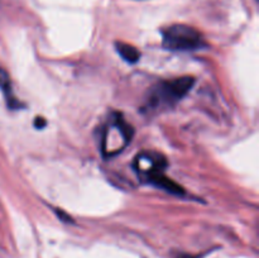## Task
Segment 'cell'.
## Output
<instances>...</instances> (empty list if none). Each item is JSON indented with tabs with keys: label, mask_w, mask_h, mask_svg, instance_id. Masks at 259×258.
I'll return each instance as SVG.
<instances>
[{
	"label": "cell",
	"mask_w": 259,
	"mask_h": 258,
	"mask_svg": "<svg viewBox=\"0 0 259 258\" xmlns=\"http://www.w3.org/2000/svg\"><path fill=\"white\" fill-rule=\"evenodd\" d=\"M195 85V78L191 76L161 81L149 91L147 99V108L157 109L161 105H174L190 93Z\"/></svg>",
	"instance_id": "cell-1"
},
{
	"label": "cell",
	"mask_w": 259,
	"mask_h": 258,
	"mask_svg": "<svg viewBox=\"0 0 259 258\" xmlns=\"http://www.w3.org/2000/svg\"><path fill=\"white\" fill-rule=\"evenodd\" d=\"M162 38L163 47L169 51H196L205 46L201 33L187 24H174L166 28Z\"/></svg>",
	"instance_id": "cell-2"
},
{
	"label": "cell",
	"mask_w": 259,
	"mask_h": 258,
	"mask_svg": "<svg viewBox=\"0 0 259 258\" xmlns=\"http://www.w3.org/2000/svg\"><path fill=\"white\" fill-rule=\"evenodd\" d=\"M167 167V161L161 153L157 152H141L134 159V168L142 179L147 180L157 172L164 171Z\"/></svg>",
	"instance_id": "cell-3"
},
{
	"label": "cell",
	"mask_w": 259,
	"mask_h": 258,
	"mask_svg": "<svg viewBox=\"0 0 259 258\" xmlns=\"http://www.w3.org/2000/svg\"><path fill=\"white\" fill-rule=\"evenodd\" d=\"M146 182L158 187V189L164 190V191L169 192V194L177 195V196H182V195L186 194L184 187L180 186L179 184H176V182H175L174 180L169 179L168 176H166V175H164V171L157 172V174L152 175L151 177H148V179L146 180Z\"/></svg>",
	"instance_id": "cell-4"
},
{
	"label": "cell",
	"mask_w": 259,
	"mask_h": 258,
	"mask_svg": "<svg viewBox=\"0 0 259 258\" xmlns=\"http://www.w3.org/2000/svg\"><path fill=\"white\" fill-rule=\"evenodd\" d=\"M0 90H2L3 95H4L5 101H7L8 106L13 110L15 109L22 108V104L19 103L17 98L13 95V89H12V80H10V76L4 68H0Z\"/></svg>",
	"instance_id": "cell-5"
},
{
	"label": "cell",
	"mask_w": 259,
	"mask_h": 258,
	"mask_svg": "<svg viewBox=\"0 0 259 258\" xmlns=\"http://www.w3.org/2000/svg\"><path fill=\"white\" fill-rule=\"evenodd\" d=\"M116 52L120 55V57L123 58L124 61H126L128 63H137L139 61V57H141V52L137 50L134 46L128 45V43L123 42H116L115 43Z\"/></svg>",
	"instance_id": "cell-6"
},
{
	"label": "cell",
	"mask_w": 259,
	"mask_h": 258,
	"mask_svg": "<svg viewBox=\"0 0 259 258\" xmlns=\"http://www.w3.org/2000/svg\"><path fill=\"white\" fill-rule=\"evenodd\" d=\"M46 124H47V121H46L43 118H35V120H34V126H35V128H37V129L45 128Z\"/></svg>",
	"instance_id": "cell-7"
},
{
	"label": "cell",
	"mask_w": 259,
	"mask_h": 258,
	"mask_svg": "<svg viewBox=\"0 0 259 258\" xmlns=\"http://www.w3.org/2000/svg\"><path fill=\"white\" fill-rule=\"evenodd\" d=\"M56 214H58V217H60L61 219H62V222H68V223L71 222V218L68 217V215L62 214V212H61L60 210H56Z\"/></svg>",
	"instance_id": "cell-8"
},
{
	"label": "cell",
	"mask_w": 259,
	"mask_h": 258,
	"mask_svg": "<svg viewBox=\"0 0 259 258\" xmlns=\"http://www.w3.org/2000/svg\"><path fill=\"white\" fill-rule=\"evenodd\" d=\"M179 258H196V257H192V255H190V254H182V255H180Z\"/></svg>",
	"instance_id": "cell-9"
}]
</instances>
